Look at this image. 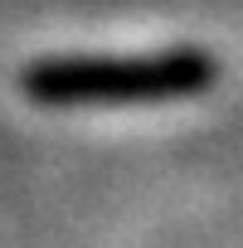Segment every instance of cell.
Instances as JSON below:
<instances>
[{
	"label": "cell",
	"instance_id": "obj_1",
	"mask_svg": "<svg viewBox=\"0 0 243 248\" xmlns=\"http://www.w3.org/2000/svg\"><path fill=\"white\" fill-rule=\"evenodd\" d=\"M219 83V59L195 44L156 54H59L34 59L20 73V93L39 107H97V102H170Z\"/></svg>",
	"mask_w": 243,
	"mask_h": 248
}]
</instances>
